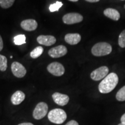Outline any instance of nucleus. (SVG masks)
Returning a JSON list of instances; mask_svg holds the SVG:
<instances>
[{
	"label": "nucleus",
	"mask_w": 125,
	"mask_h": 125,
	"mask_svg": "<svg viewBox=\"0 0 125 125\" xmlns=\"http://www.w3.org/2000/svg\"><path fill=\"white\" fill-rule=\"evenodd\" d=\"M119 82V78L116 74L111 73L103 79L98 85V90L100 93L103 94L108 93L112 92Z\"/></svg>",
	"instance_id": "obj_1"
},
{
	"label": "nucleus",
	"mask_w": 125,
	"mask_h": 125,
	"mask_svg": "<svg viewBox=\"0 0 125 125\" xmlns=\"http://www.w3.org/2000/svg\"><path fill=\"white\" fill-rule=\"evenodd\" d=\"M112 48L109 43L104 42L95 44L92 48V53L94 56L100 57L108 55L112 52Z\"/></svg>",
	"instance_id": "obj_2"
},
{
	"label": "nucleus",
	"mask_w": 125,
	"mask_h": 125,
	"mask_svg": "<svg viewBox=\"0 0 125 125\" xmlns=\"http://www.w3.org/2000/svg\"><path fill=\"white\" fill-rule=\"evenodd\" d=\"M48 118L52 123L60 125L65 121L67 119V114L63 109L56 108L52 109L49 112Z\"/></svg>",
	"instance_id": "obj_3"
},
{
	"label": "nucleus",
	"mask_w": 125,
	"mask_h": 125,
	"mask_svg": "<svg viewBox=\"0 0 125 125\" xmlns=\"http://www.w3.org/2000/svg\"><path fill=\"white\" fill-rule=\"evenodd\" d=\"M48 111V104L44 102H40L37 104L34 109L32 116L36 120L41 119L46 116Z\"/></svg>",
	"instance_id": "obj_4"
},
{
	"label": "nucleus",
	"mask_w": 125,
	"mask_h": 125,
	"mask_svg": "<svg viewBox=\"0 0 125 125\" xmlns=\"http://www.w3.org/2000/svg\"><path fill=\"white\" fill-rule=\"evenodd\" d=\"M48 71L54 76H60L64 74L65 69L62 64L58 62H53L47 67Z\"/></svg>",
	"instance_id": "obj_5"
},
{
	"label": "nucleus",
	"mask_w": 125,
	"mask_h": 125,
	"mask_svg": "<svg viewBox=\"0 0 125 125\" xmlns=\"http://www.w3.org/2000/svg\"><path fill=\"white\" fill-rule=\"evenodd\" d=\"M83 19L81 14L78 13H69L65 14L62 17V21L65 24H73L80 23Z\"/></svg>",
	"instance_id": "obj_6"
},
{
	"label": "nucleus",
	"mask_w": 125,
	"mask_h": 125,
	"mask_svg": "<svg viewBox=\"0 0 125 125\" xmlns=\"http://www.w3.org/2000/svg\"><path fill=\"white\" fill-rule=\"evenodd\" d=\"M108 73V68L106 66H102L92 71L90 74V77L93 81H98L106 77Z\"/></svg>",
	"instance_id": "obj_7"
},
{
	"label": "nucleus",
	"mask_w": 125,
	"mask_h": 125,
	"mask_svg": "<svg viewBox=\"0 0 125 125\" xmlns=\"http://www.w3.org/2000/svg\"><path fill=\"white\" fill-rule=\"evenodd\" d=\"M11 70L13 74L17 78H23L26 74V68L19 62H15L11 65Z\"/></svg>",
	"instance_id": "obj_8"
},
{
	"label": "nucleus",
	"mask_w": 125,
	"mask_h": 125,
	"mask_svg": "<svg viewBox=\"0 0 125 125\" xmlns=\"http://www.w3.org/2000/svg\"><path fill=\"white\" fill-rule=\"evenodd\" d=\"M67 53V48L64 45H59L51 49L48 52V54L53 58H59L65 55Z\"/></svg>",
	"instance_id": "obj_9"
},
{
	"label": "nucleus",
	"mask_w": 125,
	"mask_h": 125,
	"mask_svg": "<svg viewBox=\"0 0 125 125\" xmlns=\"http://www.w3.org/2000/svg\"><path fill=\"white\" fill-rule=\"evenodd\" d=\"M52 98L54 103L57 104V105L60 106H64L68 104L69 102L70 98L67 95L64 94L59 93V92H56L53 94Z\"/></svg>",
	"instance_id": "obj_10"
},
{
	"label": "nucleus",
	"mask_w": 125,
	"mask_h": 125,
	"mask_svg": "<svg viewBox=\"0 0 125 125\" xmlns=\"http://www.w3.org/2000/svg\"><path fill=\"white\" fill-rule=\"evenodd\" d=\"M37 40L40 44L45 46H51L56 42L55 37L52 35H40L37 37Z\"/></svg>",
	"instance_id": "obj_11"
},
{
	"label": "nucleus",
	"mask_w": 125,
	"mask_h": 125,
	"mask_svg": "<svg viewBox=\"0 0 125 125\" xmlns=\"http://www.w3.org/2000/svg\"><path fill=\"white\" fill-rule=\"evenodd\" d=\"M21 27L23 30L28 31L35 30L38 27V23L34 19H26L21 21Z\"/></svg>",
	"instance_id": "obj_12"
},
{
	"label": "nucleus",
	"mask_w": 125,
	"mask_h": 125,
	"mask_svg": "<svg viewBox=\"0 0 125 125\" xmlns=\"http://www.w3.org/2000/svg\"><path fill=\"white\" fill-rule=\"evenodd\" d=\"M65 41L68 44L74 45L78 44L81 40V36L77 33L67 34L64 37Z\"/></svg>",
	"instance_id": "obj_13"
},
{
	"label": "nucleus",
	"mask_w": 125,
	"mask_h": 125,
	"mask_svg": "<svg viewBox=\"0 0 125 125\" xmlns=\"http://www.w3.org/2000/svg\"><path fill=\"white\" fill-rule=\"evenodd\" d=\"M104 14L106 17L115 21H118L121 18L119 12L116 9L114 8H107L105 9Z\"/></svg>",
	"instance_id": "obj_14"
},
{
	"label": "nucleus",
	"mask_w": 125,
	"mask_h": 125,
	"mask_svg": "<svg viewBox=\"0 0 125 125\" xmlns=\"http://www.w3.org/2000/svg\"><path fill=\"white\" fill-rule=\"evenodd\" d=\"M25 94L23 92L18 90L13 94L11 97V102L13 105L21 104L25 99Z\"/></svg>",
	"instance_id": "obj_15"
},
{
	"label": "nucleus",
	"mask_w": 125,
	"mask_h": 125,
	"mask_svg": "<svg viewBox=\"0 0 125 125\" xmlns=\"http://www.w3.org/2000/svg\"><path fill=\"white\" fill-rule=\"evenodd\" d=\"M43 49L42 46H37L30 53V56L32 59H37L42 54Z\"/></svg>",
	"instance_id": "obj_16"
},
{
	"label": "nucleus",
	"mask_w": 125,
	"mask_h": 125,
	"mask_svg": "<svg viewBox=\"0 0 125 125\" xmlns=\"http://www.w3.org/2000/svg\"><path fill=\"white\" fill-rule=\"evenodd\" d=\"M14 43L16 45H21L26 43V36L23 34H20L14 37Z\"/></svg>",
	"instance_id": "obj_17"
},
{
	"label": "nucleus",
	"mask_w": 125,
	"mask_h": 125,
	"mask_svg": "<svg viewBox=\"0 0 125 125\" xmlns=\"http://www.w3.org/2000/svg\"><path fill=\"white\" fill-rule=\"evenodd\" d=\"M116 98L119 101H125V86H123L116 94Z\"/></svg>",
	"instance_id": "obj_18"
},
{
	"label": "nucleus",
	"mask_w": 125,
	"mask_h": 125,
	"mask_svg": "<svg viewBox=\"0 0 125 125\" xmlns=\"http://www.w3.org/2000/svg\"><path fill=\"white\" fill-rule=\"evenodd\" d=\"M7 68V59L5 56L0 54V70L6 71Z\"/></svg>",
	"instance_id": "obj_19"
},
{
	"label": "nucleus",
	"mask_w": 125,
	"mask_h": 125,
	"mask_svg": "<svg viewBox=\"0 0 125 125\" xmlns=\"http://www.w3.org/2000/svg\"><path fill=\"white\" fill-rule=\"evenodd\" d=\"M15 0H0V6L4 9H7L12 7Z\"/></svg>",
	"instance_id": "obj_20"
},
{
	"label": "nucleus",
	"mask_w": 125,
	"mask_h": 125,
	"mask_svg": "<svg viewBox=\"0 0 125 125\" xmlns=\"http://www.w3.org/2000/svg\"><path fill=\"white\" fill-rule=\"evenodd\" d=\"M62 6V2L57 1L54 4H52L50 5L49 6V10L51 12H54L55 11H58L59 9Z\"/></svg>",
	"instance_id": "obj_21"
},
{
	"label": "nucleus",
	"mask_w": 125,
	"mask_h": 125,
	"mask_svg": "<svg viewBox=\"0 0 125 125\" xmlns=\"http://www.w3.org/2000/svg\"><path fill=\"white\" fill-rule=\"evenodd\" d=\"M118 44L121 48H125V30L122 31L119 36Z\"/></svg>",
	"instance_id": "obj_22"
},
{
	"label": "nucleus",
	"mask_w": 125,
	"mask_h": 125,
	"mask_svg": "<svg viewBox=\"0 0 125 125\" xmlns=\"http://www.w3.org/2000/svg\"><path fill=\"white\" fill-rule=\"evenodd\" d=\"M65 125H79V124L77 122L74 121V120H71V121L68 122Z\"/></svg>",
	"instance_id": "obj_23"
},
{
	"label": "nucleus",
	"mask_w": 125,
	"mask_h": 125,
	"mask_svg": "<svg viewBox=\"0 0 125 125\" xmlns=\"http://www.w3.org/2000/svg\"><path fill=\"white\" fill-rule=\"evenodd\" d=\"M3 46H4V45H3V41L2 37L0 35V51H2V49H3Z\"/></svg>",
	"instance_id": "obj_24"
},
{
	"label": "nucleus",
	"mask_w": 125,
	"mask_h": 125,
	"mask_svg": "<svg viewBox=\"0 0 125 125\" xmlns=\"http://www.w3.org/2000/svg\"><path fill=\"white\" fill-rule=\"evenodd\" d=\"M121 123H125V114H123L121 118Z\"/></svg>",
	"instance_id": "obj_25"
},
{
	"label": "nucleus",
	"mask_w": 125,
	"mask_h": 125,
	"mask_svg": "<svg viewBox=\"0 0 125 125\" xmlns=\"http://www.w3.org/2000/svg\"><path fill=\"white\" fill-rule=\"evenodd\" d=\"M18 125H34L32 123H29V122H25V123H20Z\"/></svg>",
	"instance_id": "obj_26"
},
{
	"label": "nucleus",
	"mask_w": 125,
	"mask_h": 125,
	"mask_svg": "<svg viewBox=\"0 0 125 125\" xmlns=\"http://www.w3.org/2000/svg\"><path fill=\"white\" fill-rule=\"evenodd\" d=\"M85 1H87V2H98V1H100V0H85Z\"/></svg>",
	"instance_id": "obj_27"
},
{
	"label": "nucleus",
	"mask_w": 125,
	"mask_h": 125,
	"mask_svg": "<svg viewBox=\"0 0 125 125\" xmlns=\"http://www.w3.org/2000/svg\"><path fill=\"white\" fill-rule=\"evenodd\" d=\"M70 1H72V2H77L78 0H69Z\"/></svg>",
	"instance_id": "obj_28"
},
{
	"label": "nucleus",
	"mask_w": 125,
	"mask_h": 125,
	"mask_svg": "<svg viewBox=\"0 0 125 125\" xmlns=\"http://www.w3.org/2000/svg\"><path fill=\"white\" fill-rule=\"evenodd\" d=\"M125 125V123H119V125Z\"/></svg>",
	"instance_id": "obj_29"
},
{
	"label": "nucleus",
	"mask_w": 125,
	"mask_h": 125,
	"mask_svg": "<svg viewBox=\"0 0 125 125\" xmlns=\"http://www.w3.org/2000/svg\"><path fill=\"white\" fill-rule=\"evenodd\" d=\"M124 8H125V5H124Z\"/></svg>",
	"instance_id": "obj_30"
},
{
	"label": "nucleus",
	"mask_w": 125,
	"mask_h": 125,
	"mask_svg": "<svg viewBox=\"0 0 125 125\" xmlns=\"http://www.w3.org/2000/svg\"><path fill=\"white\" fill-rule=\"evenodd\" d=\"M122 1H123V0H122Z\"/></svg>",
	"instance_id": "obj_31"
}]
</instances>
